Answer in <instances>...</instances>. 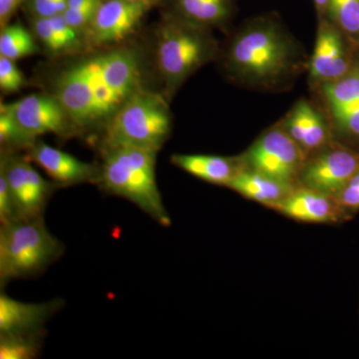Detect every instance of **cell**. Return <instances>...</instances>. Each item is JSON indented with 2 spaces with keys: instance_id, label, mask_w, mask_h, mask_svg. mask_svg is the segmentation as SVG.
Listing matches in <instances>:
<instances>
[{
  "instance_id": "obj_21",
  "label": "cell",
  "mask_w": 359,
  "mask_h": 359,
  "mask_svg": "<svg viewBox=\"0 0 359 359\" xmlns=\"http://www.w3.org/2000/svg\"><path fill=\"white\" fill-rule=\"evenodd\" d=\"M228 187L250 200L275 205L294 190V187L245 168L233 177Z\"/></svg>"
},
{
  "instance_id": "obj_23",
  "label": "cell",
  "mask_w": 359,
  "mask_h": 359,
  "mask_svg": "<svg viewBox=\"0 0 359 359\" xmlns=\"http://www.w3.org/2000/svg\"><path fill=\"white\" fill-rule=\"evenodd\" d=\"M45 334H0V358H36L43 346Z\"/></svg>"
},
{
  "instance_id": "obj_7",
  "label": "cell",
  "mask_w": 359,
  "mask_h": 359,
  "mask_svg": "<svg viewBox=\"0 0 359 359\" xmlns=\"http://www.w3.org/2000/svg\"><path fill=\"white\" fill-rule=\"evenodd\" d=\"M241 157L245 169L290 187L299 180L308 160L280 123L264 131Z\"/></svg>"
},
{
  "instance_id": "obj_3",
  "label": "cell",
  "mask_w": 359,
  "mask_h": 359,
  "mask_svg": "<svg viewBox=\"0 0 359 359\" xmlns=\"http://www.w3.org/2000/svg\"><path fill=\"white\" fill-rule=\"evenodd\" d=\"M219 52L212 29L161 11L155 28L153 66L168 100L198 70L218 59Z\"/></svg>"
},
{
  "instance_id": "obj_17",
  "label": "cell",
  "mask_w": 359,
  "mask_h": 359,
  "mask_svg": "<svg viewBox=\"0 0 359 359\" xmlns=\"http://www.w3.org/2000/svg\"><path fill=\"white\" fill-rule=\"evenodd\" d=\"M37 42L51 59H62L88 51L84 32L75 29L63 14L51 18H30Z\"/></svg>"
},
{
  "instance_id": "obj_18",
  "label": "cell",
  "mask_w": 359,
  "mask_h": 359,
  "mask_svg": "<svg viewBox=\"0 0 359 359\" xmlns=\"http://www.w3.org/2000/svg\"><path fill=\"white\" fill-rule=\"evenodd\" d=\"M158 8L210 29L224 30L237 13L236 0H161Z\"/></svg>"
},
{
  "instance_id": "obj_19",
  "label": "cell",
  "mask_w": 359,
  "mask_h": 359,
  "mask_svg": "<svg viewBox=\"0 0 359 359\" xmlns=\"http://www.w3.org/2000/svg\"><path fill=\"white\" fill-rule=\"evenodd\" d=\"M276 208L290 218L311 223L335 221L344 212L334 198L306 187L292 190Z\"/></svg>"
},
{
  "instance_id": "obj_20",
  "label": "cell",
  "mask_w": 359,
  "mask_h": 359,
  "mask_svg": "<svg viewBox=\"0 0 359 359\" xmlns=\"http://www.w3.org/2000/svg\"><path fill=\"white\" fill-rule=\"evenodd\" d=\"M171 162L175 166L203 181L226 187L233 177L245 168L242 157L175 154L171 157Z\"/></svg>"
},
{
  "instance_id": "obj_14",
  "label": "cell",
  "mask_w": 359,
  "mask_h": 359,
  "mask_svg": "<svg viewBox=\"0 0 359 359\" xmlns=\"http://www.w3.org/2000/svg\"><path fill=\"white\" fill-rule=\"evenodd\" d=\"M334 129L359 140V66L337 81L320 87Z\"/></svg>"
},
{
  "instance_id": "obj_28",
  "label": "cell",
  "mask_w": 359,
  "mask_h": 359,
  "mask_svg": "<svg viewBox=\"0 0 359 359\" xmlns=\"http://www.w3.org/2000/svg\"><path fill=\"white\" fill-rule=\"evenodd\" d=\"M101 4L102 2L76 7V8H66L63 16H65L67 22L72 27H74L75 29L85 32L86 28L91 23L92 20H93L94 16H95L97 9H98Z\"/></svg>"
},
{
  "instance_id": "obj_26",
  "label": "cell",
  "mask_w": 359,
  "mask_h": 359,
  "mask_svg": "<svg viewBox=\"0 0 359 359\" xmlns=\"http://www.w3.org/2000/svg\"><path fill=\"white\" fill-rule=\"evenodd\" d=\"M68 0H26L23 4L29 18H51L65 13Z\"/></svg>"
},
{
  "instance_id": "obj_22",
  "label": "cell",
  "mask_w": 359,
  "mask_h": 359,
  "mask_svg": "<svg viewBox=\"0 0 359 359\" xmlns=\"http://www.w3.org/2000/svg\"><path fill=\"white\" fill-rule=\"evenodd\" d=\"M41 47L32 30H28L20 21L1 28L0 56L18 61L39 53Z\"/></svg>"
},
{
  "instance_id": "obj_2",
  "label": "cell",
  "mask_w": 359,
  "mask_h": 359,
  "mask_svg": "<svg viewBox=\"0 0 359 359\" xmlns=\"http://www.w3.org/2000/svg\"><path fill=\"white\" fill-rule=\"evenodd\" d=\"M224 74L245 88L282 92L309 69V58L276 13L245 21L219 52Z\"/></svg>"
},
{
  "instance_id": "obj_1",
  "label": "cell",
  "mask_w": 359,
  "mask_h": 359,
  "mask_svg": "<svg viewBox=\"0 0 359 359\" xmlns=\"http://www.w3.org/2000/svg\"><path fill=\"white\" fill-rule=\"evenodd\" d=\"M57 60L51 65L44 91L65 106L78 137L100 138L120 108L147 88V58L130 42Z\"/></svg>"
},
{
  "instance_id": "obj_6",
  "label": "cell",
  "mask_w": 359,
  "mask_h": 359,
  "mask_svg": "<svg viewBox=\"0 0 359 359\" xmlns=\"http://www.w3.org/2000/svg\"><path fill=\"white\" fill-rule=\"evenodd\" d=\"M65 252L44 217L18 219L0 228V285L43 273Z\"/></svg>"
},
{
  "instance_id": "obj_27",
  "label": "cell",
  "mask_w": 359,
  "mask_h": 359,
  "mask_svg": "<svg viewBox=\"0 0 359 359\" xmlns=\"http://www.w3.org/2000/svg\"><path fill=\"white\" fill-rule=\"evenodd\" d=\"M344 212H353L359 210V171L351 177L339 195L334 198Z\"/></svg>"
},
{
  "instance_id": "obj_11",
  "label": "cell",
  "mask_w": 359,
  "mask_h": 359,
  "mask_svg": "<svg viewBox=\"0 0 359 359\" xmlns=\"http://www.w3.org/2000/svg\"><path fill=\"white\" fill-rule=\"evenodd\" d=\"M358 171V152L330 143L306 160L299 181L306 188L335 198Z\"/></svg>"
},
{
  "instance_id": "obj_31",
  "label": "cell",
  "mask_w": 359,
  "mask_h": 359,
  "mask_svg": "<svg viewBox=\"0 0 359 359\" xmlns=\"http://www.w3.org/2000/svg\"><path fill=\"white\" fill-rule=\"evenodd\" d=\"M313 2L314 6H316V13H318V20L325 18L330 0H313Z\"/></svg>"
},
{
  "instance_id": "obj_8",
  "label": "cell",
  "mask_w": 359,
  "mask_h": 359,
  "mask_svg": "<svg viewBox=\"0 0 359 359\" xmlns=\"http://www.w3.org/2000/svg\"><path fill=\"white\" fill-rule=\"evenodd\" d=\"M161 0H103L85 30L88 50L127 43Z\"/></svg>"
},
{
  "instance_id": "obj_10",
  "label": "cell",
  "mask_w": 359,
  "mask_h": 359,
  "mask_svg": "<svg viewBox=\"0 0 359 359\" xmlns=\"http://www.w3.org/2000/svg\"><path fill=\"white\" fill-rule=\"evenodd\" d=\"M0 173L6 178L20 219L44 217L49 200L60 188L43 178L32 161L18 152H1Z\"/></svg>"
},
{
  "instance_id": "obj_9",
  "label": "cell",
  "mask_w": 359,
  "mask_h": 359,
  "mask_svg": "<svg viewBox=\"0 0 359 359\" xmlns=\"http://www.w3.org/2000/svg\"><path fill=\"white\" fill-rule=\"evenodd\" d=\"M0 110L11 116L22 133L33 141L46 134L61 139L78 137L65 106L49 92L30 94L13 103H2Z\"/></svg>"
},
{
  "instance_id": "obj_25",
  "label": "cell",
  "mask_w": 359,
  "mask_h": 359,
  "mask_svg": "<svg viewBox=\"0 0 359 359\" xmlns=\"http://www.w3.org/2000/svg\"><path fill=\"white\" fill-rule=\"evenodd\" d=\"M25 84V74L18 68L16 61L0 56V89L1 91L6 94L16 93Z\"/></svg>"
},
{
  "instance_id": "obj_30",
  "label": "cell",
  "mask_w": 359,
  "mask_h": 359,
  "mask_svg": "<svg viewBox=\"0 0 359 359\" xmlns=\"http://www.w3.org/2000/svg\"><path fill=\"white\" fill-rule=\"evenodd\" d=\"M26 0H0V27H6Z\"/></svg>"
},
{
  "instance_id": "obj_16",
  "label": "cell",
  "mask_w": 359,
  "mask_h": 359,
  "mask_svg": "<svg viewBox=\"0 0 359 359\" xmlns=\"http://www.w3.org/2000/svg\"><path fill=\"white\" fill-rule=\"evenodd\" d=\"M280 123L306 157L330 144V126L325 115L306 99H299Z\"/></svg>"
},
{
  "instance_id": "obj_12",
  "label": "cell",
  "mask_w": 359,
  "mask_h": 359,
  "mask_svg": "<svg viewBox=\"0 0 359 359\" xmlns=\"http://www.w3.org/2000/svg\"><path fill=\"white\" fill-rule=\"evenodd\" d=\"M313 54L309 58L311 83L320 87L346 75L353 67L344 34L327 18H320Z\"/></svg>"
},
{
  "instance_id": "obj_24",
  "label": "cell",
  "mask_w": 359,
  "mask_h": 359,
  "mask_svg": "<svg viewBox=\"0 0 359 359\" xmlns=\"http://www.w3.org/2000/svg\"><path fill=\"white\" fill-rule=\"evenodd\" d=\"M325 18L347 39L359 42V0H330Z\"/></svg>"
},
{
  "instance_id": "obj_32",
  "label": "cell",
  "mask_w": 359,
  "mask_h": 359,
  "mask_svg": "<svg viewBox=\"0 0 359 359\" xmlns=\"http://www.w3.org/2000/svg\"><path fill=\"white\" fill-rule=\"evenodd\" d=\"M132 1H135V0H132Z\"/></svg>"
},
{
  "instance_id": "obj_4",
  "label": "cell",
  "mask_w": 359,
  "mask_h": 359,
  "mask_svg": "<svg viewBox=\"0 0 359 359\" xmlns=\"http://www.w3.org/2000/svg\"><path fill=\"white\" fill-rule=\"evenodd\" d=\"M97 186L106 193L124 198L136 205L163 226L171 219L158 188L156 163L158 152L132 147H114L100 150Z\"/></svg>"
},
{
  "instance_id": "obj_15",
  "label": "cell",
  "mask_w": 359,
  "mask_h": 359,
  "mask_svg": "<svg viewBox=\"0 0 359 359\" xmlns=\"http://www.w3.org/2000/svg\"><path fill=\"white\" fill-rule=\"evenodd\" d=\"M63 306L62 299L32 304L0 294V334H41L44 325Z\"/></svg>"
},
{
  "instance_id": "obj_13",
  "label": "cell",
  "mask_w": 359,
  "mask_h": 359,
  "mask_svg": "<svg viewBox=\"0 0 359 359\" xmlns=\"http://www.w3.org/2000/svg\"><path fill=\"white\" fill-rule=\"evenodd\" d=\"M26 157L48 175L60 188L98 183L100 167L77 159L39 140L26 151Z\"/></svg>"
},
{
  "instance_id": "obj_29",
  "label": "cell",
  "mask_w": 359,
  "mask_h": 359,
  "mask_svg": "<svg viewBox=\"0 0 359 359\" xmlns=\"http://www.w3.org/2000/svg\"><path fill=\"white\" fill-rule=\"evenodd\" d=\"M20 219L13 194L4 175L0 173V223H11Z\"/></svg>"
},
{
  "instance_id": "obj_5",
  "label": "cell",
  "mask_w": 359,
  "mask_h": 359,
  "mask_svg": "<svg viewBox=\"0 0 359 359\" xmlns=\"http://www.w3.org/2000/svg\"><path fill=\"white\" fill-rule=\"evenodd\" d=\"M161 91L141 89L127 101L108 123L99 149L132 147L159 152L173 127V116Z\"/></svg>"
}]
</instances>
